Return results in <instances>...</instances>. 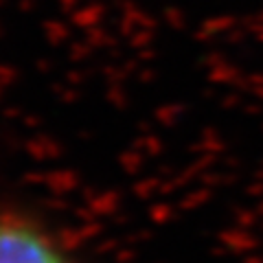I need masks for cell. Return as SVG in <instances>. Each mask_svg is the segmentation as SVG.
<instances>
[{"mask_svg":"<svg viewBox=\"0 0 263 263\" xmlns=\"http://www.w3.org/2000/svg\"><path fill=\"white\" fill-rule=\"evenodd\" d=\"M0 263H70V259L35 226L0 217Z\"/></svg>","mask_w":263,"mask_h":263,"instance_id":"6da1fadb","label":"cell"}]
</instances>
